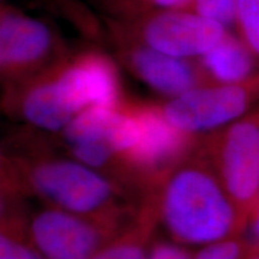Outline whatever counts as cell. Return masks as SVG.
Segmentation results:
<instances>
[{
	"label": "cell",
	"instance_id": "cell-5",
	"mask_svg": "<svg viewBox=\"0 0 259 259\" xmlns=\"http://www.w3.org/2000/svg\"><path fill=\"white\" fill-rule=\"evenodd\" d=\"M258 102L259 74L239 84H203L170 99L161 109L177 128L202 137L244 118Z\"/></svg>",
	"mask_w": 259,
	"mask_h": 259
},
{
	"label": "cell",
	"instance_id": "cell-8",
	"mask_svg": "<svg viewBox=\"0 0 259 259\" xmlns=\"http://www.w3.org/2000/svg\"><path fill=\"white\" fill-rule=\"evenodd\" d=\"M228 32L222 25L183 10H167L145 23L143 38L148 47L168 56L202 58Z\"/></svg>",
	"mask_w": 259,
	"mask_h": 259
},
{
	"label": "cell",
	"instance_id": "cell-15",
	"mask_svg": "<svg viewBox=\"0 0 259 259\" xmlns=\"http://www.w3.org/2000/svg\"><path fill=\"white\" fill-rule=\"evenodd\" d=\"M193 12L226 29L235 27L238 0H193Z\"/></svg>",
	"mask_w": 259,
	"mask_h": 259
},
{
	"label": "cell",
	"instance_id": "cell-19",
	"mask_svg": "<svg viewBox=\"0 0 259 259\" xmlns=\"http://www.w3.org/2000/svg\"><path fill=\"white\" fill-rule=\"evenodd\" d=\"M153 4L167 10H181L187 5L192 6L193 0H149Z\"/></svg>",
	"mask_w": 259,
	"mask_h": 259
},
{
	"label": "cell",
	"instance_id": "cell-6",
	"mask_svg": "<svg viewBox=\"0 0 259 259\" xmlns=\"http://www.w3.org/2000/svg\"><path fill=\"white\" fill-rule=\"evenodd\" d=\"M131 219H97L44 205L29 211L28 231L46 259H92Z\"/></svg>",
	"mask_w": 259,
	"mask_h": 259
},
{
	"label": "cell",
	"instance_id": "cell-18",
	"mask_svg": "<svg viewBox=\"0 0 259 259\" xmlns=\"http://www.w3.org/2000/svg\"><path fill=\"white\" fill-rule=\"evenodd\" d=\"M246 232L251 234V238L248 240L259 246V197L252 206L250 215H248Z\"/></svg>",
	"mask_w": 259,
	"mask_h": 259
},
{
	"label": "cell",
	"instance_id": "cell-11",
	"mask_svg": "<svg viewBox=\"0 0 259 259\" xmlns=\"http://www.w3.org/2000/svg\"><path fill=\"white\" fill-rule=\"evenodd\" d=\"M200 69L208 83L239 84L259 74V64L239 36L227 32L200 58Z\"/></svg>",
	"mask_w": 259,
	"mask_h": 259
},
{
	"label": "cell",
	"instance_id": "cell-13",
	"mask_svg": "<svg viewBox=\"0 0 259 259\" xmlns=\"http://www.w3.org/2000/svg\"><path fill=\"white\" fill-rule=\"evenodd\" d=\"M24 198L21 193L2 189L0 259H46L29 235Z\"/></svg>",
	"mask_w": 259,
	"mask_h": 259
},
{
	"label": "cell",
	"instance_id": "cell-16",
	"mask_svg": "<svg viewBox=\"0 0 259 259\" xmlns=\"http://www.w3.org/2000/svg\"><path fill=\"white\" fill-rule=\"evenodd\" d=\"M250 247V240L242 236L227 239L202 246L194 251L193 259H245Z\"/></svg>",
	"mask_w": 259,
	"mask_h": 259
},
{
	"label": "cell",
	"instance_id": "cell-1",
	"mask_svg": "<svg viewBox=\"0 0 259 259\" xmlns=\"http://www.w3.org/2000/svg\"><path fill=\"white\" fill-rule=\"evenodd\" d=\"M2 186L44 205L116 221L131 219L142 203L124 187L71 156L3 155Z\"/></svg>",
	"mask_w": 259,
	"mask_h": 259
},
{
	"label": "cell",
	"instance_id": "cell-12",
	"mask_svg": "<svg viewBox=\"0 0 259 259\" xmlns=\"http://www.w3.org/2000/svg\"><path fill=\"white\" fill-rule=\"evenodd\" d=\"M160 223L157 192L149 194L127 225L92 259H147Z\"/></svg>",
	"mask_w": 259,
	"mask_h": 259
},
{
	"label": "cell",
	"instance_id": "cell-14",
	"mask_svg": "<svg viewBox=\"0 0 259 259\" xmlns=\"http://www.w3.org/2000/svg\"><path fill=\"white\" fill-rule=\"evenodd\" d=\"M235 27L259 64V0H238Z\"/></svg>",
	"mask_w": 259,
	"mask_h": 259
},
{
	"label": "cell",
	"instance_id": "cell-2",
	"mask_svg": "<svg viewBox=\"0 0 259 259\" xmlns=\"http://www.w3.org/2000/svg\"><path fill=\"white\" fill-rule=\"evenodd\" d=\"M160 223L170 239L206 246L242 236L247 220L198 148L174 168L157 190Z\"/></svg>",
	"mask_w": 259,
	"mask_h": 259
},
{
	"label": "cell",
	"instance_id": "cell-20",
	"mask_svg": "<svg viewBox=\"0 0 259 259\" xmlns=\"http://www.w3.org/2000/svg\"><path fill=\"white\" fill-rule=\"evenodd\" d=\"M245 259H259V246L250 241V247H248Z\"/></svg>",
	"mask_w": 259,
	"mask_h": 259
},
{
	"label": "cell",
	"instance_id": "cell-4",
	"mask_svg": "<svg viewBox=\"0 0 259 259\" xmlns=\"http://www.w3.org/2000/svg\"><path fill=\"white\" fill-rule=\"evenodd\" d=\"M240 212L248 215L259 196V107L198 144Z\"/></svg>",
	"mask_w": 259,
	"mask_h": 259
},
{
	"label": "cell",
	"instance_id": "cell-3",
	"mask_svg": "<svg viewBox=\"0 0 259 259\" xmlns=\"http://www.w3.org/2000/svg\"><path fill=\"white\" fill-rule=\"evenodd\" d=\"M60 134L71 157L137 196L127 169V157L141 134L134 106L93 107L74 116Z\"/></svg>",
	"mask_w": 259,
	"mask_h": 259
},
{
	"label": "cell",
	"instance_id": "cell-7",
	"mask_svg": "<svg viewBox=\"0 0 259 259\" xmlns=\"http://www.w3.org/2000/svg\"><path fill=\"white\" fill-rule=\"evenodd\" d=\"M52 80L73 118L93 107L113 108L122 103L115 67L106 57L89 54L79 58Z\"/></svg>",
	"mask_w": 259,
	"mask_h": 259
},
{
	"label": "cell",
	"instance_id": "cell-17",
	"mask_svg": "<svg viewBox=\"0 0 259 259\" xmlns=\"http://www.w3.org/2000/svg\"><path fill=\"white\" fill-rule=\"evenodd\" d=\"M194 251L173 240L155 239L147 259H193Z\"/></svg>",
	"mask_w": 259,
	"mask_h": 259
},
{
	"label": "cell",
	"instance_id": "cell-10",
	"mask_svg": "<svg viewBox=\"0 0 259 259\" xmlns=\"http://www.w3.org/2000/svg\"><path fill=\"white\" fill-rule=\"evenodd\" d=\"M136 74L155 92L170 99L206 84L202 69L197 70L186 59L168 56L154 48H136L130 56Z\"/></svg>",
	"mask_w": 259,
	"mask_h": 259
},
{
	"label": "cell",
	"instance_id": "cell-9",
	"mask_svg": "<svg viewBox=\"0 0 259 259\" xmlns=\"http://www.w3.org/2000/svg\"><path fill=\"white\" fill-rule=\"evenodd\" d=\"M52 34L37 19L4 10L0 18V65L3 73H15L34 66L47 56Z\"/></svg>",
	"mask_w": 259,
	"mask_h": 259
},
{
	"label": "cell",
	"instance_id": "cell-21",
	"mask_svg": "<svg viewBox=\"0 0 259 259\" xmlns=\"http://www.w3.org/2000/svg\"><path fill=\"white\" fill-rule=\"evenodd\" d=\"M258 197H259V196H258Z\"/></svg>",
	"mask_w": 259,
	"mask_h": 259
}]
</instances>
